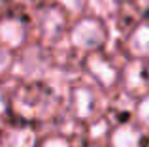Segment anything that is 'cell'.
<instances>
[{
    "label": "cell",
    "instance_id": "6da1fadb",
    "mask_svg": "<svg viewBox=\"0 0 149 147\" xmlns=\"http://www.w3.org/2000/svg\"><path fill=\"white\" fill-rule=\"evenodd\" d=\"M68 40L72 47L81 53L100 51L108 42V28L100 17L85 15L68 28Z\"/></svg>",
    "mask_w": 149,
    "mask_h": 147
},
{
    "label": "cell",
    "instance_id": "7a4b0ae2",
    "mask_svg": "<svg viewBox=\"0 0 149 147\" xmlns=\"http://www.w3.org/2000/svg\"><path fill=\"white\" fill-rule=\"evenodd\" d=\"M83 68L102 89L115 87V85L119 83V79H121L119 68H117L106 55H102L100 51L87 53L85 62H83Z\"/></svg>",
    "mask_w": 149,
    "mask_h": 147
},
{
    "label": "cell",
    "instance_id": "3957f363",
    "mask_svg": "<svg viewBox=\"0 0 149 147\" xmlns=\"http://www.w3.org/2000/svg\"><path fill=\"white\" fill-rule=\"evenodd\" d=\"M38 30L44 42H57L66 30V11L61 6H47L38 13Z\"/></svg>",
    "mask_w": 149,
    "mask_h": 147
},
{
    "label": "cell",
    "instance_id": "277c9868",
    "mask_svg": "<svg viewBox=\"0 0 149 147\" xmlns=\"http://www.w3.org/2000/svg\"><path fill=\"white\" fill-rule=\"evenodd\" d=\"M96 94L93 89L85 85H76L70 91V107L76 119L79 121H89L96 113Z\"/></svg>",
    "mask_w": 149,
    "mask_h": 147
},
{
    "label": "cell",
    "instance_id": "5b68a950",
    "mask_svg": "<svg viewBox=\"0 0 149 147\" xmlns=\"http://www.w3.org/2000/svg\"><path fill=\"white\" fill-rule=\"evenodd\" d=\"M26 42V25L19 17L0 19V45L10 51L21 49Z\"/></svg>",
    "mask_w": 149,
    "mask_h": 147
},
{
    "label": "cell",
    "instance_id": "8992f818",
    "mask_svg": "<svg viewBox=\"0 0 149 147\" xmlns=\"http://www.w3.org/2000/svg\"><path fill=\"white\" fill-rule=\"evenodd\" d=\"M109 147H143V134L140 126L119 125L109 132Z\"/></svg>",
    "mask_w": 149,
    "mask_h": 147
},
{
    "label": "cell",
    "instance_id": "52a82bcc",
    "mask_svg": "<svg viewBox=\"0 0 149 147\" xmlns=\"http://www.w3.org/2000/svg\"><path fill=\"white\" fill-rule=\"evenodd\" d=\"M127 47L134 59L149 60V23H140L128 34Z\"/></svg>",
    "mask_w": 149,
    "mask_h": 147
},
{
    "label": "cell",
    "instance_id": "ba28073f",
    "mask_svg": "<svg viewBox=\"0 0 149 147\" xmlns=\"http://www.w3.org/2000/svg\"><path fill=\"white\" fill-rule=\"evenodd\" d=\"M121 77H123V83L128 92H136L140 89H143L147 83V76H146V70H143V60L134 59V62L127 64Z\"/></svg>",
    "mask_w": 149,
    "mask_h": 147
},
{
    "label": "cell",
    "instance_id": "9c48e42d",
    "mask_svg": "<svg viewBox=\"0 0 149 147\" xmlns=\"http://www.w3.org/2000/svg\"><path fill=\"white\" fill-rule=\"evenodd\" d=\"M134 119L142 130H149V91L143 92L134 106Z\"/></svg>",
    "mask_w": 149,
    "mask_h": 147
},
{
    "label": "cell",
    "instance_id": "30bf717a",
    "mask_svg": "<svg viewBox=\"0 0 149 147\" xmlns=\"http://www.w3.org/2000/svg\"><path fill=\"white\" fill-rule=\"evenodd\" d=\"M87 6L95 11L96 17H108L115 11L117 2L115 0H87Z\"/></svg>",
    "mask_w": 149,
    "mask_h": 147
},
{
    "label": "cell",
    "instance_id": "8fae6325",
    "mask_svg": "<svg viewBox=\"0 0 149 147\" xmlns=\"http://www.w3.org/2000/svg\"><path fill=\"white\" fill-rule=\"evenodd\" d=\"M36 147H72L68 138L64 136H58V134H53V136L44 138L42 141H38Z\"/></svg>",
    "mask_w": 149,
    "mask_h": 147
},
{
    "label": "cell",
    "instance_id": "7c38bea8",
    "mask_svg": "<svg viewBox=\"0 0 149 147\" xmlns=\"http://www.w3.org/2000/svg\"><path fill=\"white\" fill-rule=\"evenodd\" d=\"M57 2L68 13H81L83 8L87 6V0H57Z\"/></svg>",
    "mask_w": 149,
    "mask_h": 147
},
{
    "label": "cell",
    "instance_id": "4fadbf2b",
    "mask_svg": "<svg viewBox=\"0 0 149 147\" xmlns=\"http://www.w3.org/2000/svg\"><path fill=\"white\" fill-rule=\"evenodd\" d=\"M11 64H13V59H11V51L0 45V76H4L8 70H11Z\"/></svg>",
    "mask_w": 149,
    "mask_h": 147
},
{
    "label": "cell",
    "instance_id": "5bb4252c",
    "mask_svg": "<svg viewBox=\"0 0 149 147\" xmlns=\"http://www.w3.org/2000/svg\"><path fill=\"white\" fill-rule=\"evenodd\" d=\"M8 110V104H6V96L2 94V91H0V115L4 113V111Z\"/></svg>",
    "mask_w": 149,
    "mask_h": 147
},
{
    "label": "cell",
    "instance_id": "9a60e30c",
    "mask_svg": "<svg viewBox=\"0 0 149 147\" xmlns=\"http://www.w3.org/2000/svg\"><path fill=\"white\" fill-rule=\"evenodd\" d=\"M140 4H142V6H146V8H149V0H140Z\"/></svg>",
    "mask_w": 149,
    "mask_h": 147
},
{
    "label": "cell",
    "instance_id": "2e32d148",
    "mask_svg": "<svg viewBox=\"0 0 149 147\" xmlns=\"http://www.w3.org/2000/svg\"><path fill=\"white\" fill-rule=\"evenodd\" d=\"M85 147H104V145H100V144H89V145H85Z\"/></svg>",
    "mask_w": 149,
    "mask_h": 147
}]
</instances>
